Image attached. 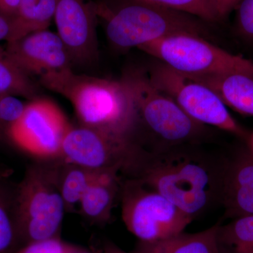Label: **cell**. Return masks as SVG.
Listing matches in <instances>:
<instances>
[{"label": "cell", "instance_id": "cell-1", "mask_svg": "<svg viewBox=\"0 0 253 253\" xmlns=\"http://www.w3.org/2000/svg\"><path fill=\"white\" fill-rule=\"evenodd\" d=\"M185 146L141 151L130 172L194 219L221 200L224 164Z\"/></svg>", "mask_w": 253, "mask_h": 253}, {"label": "cell", "instance_id": "cell-2", "mask_svg": "<svg viewBox=\"0 0 253 253\" xmlns=\"http://www.w3.org/2000/svg\"><path fill=\"white\" fill-rule=\"evenodd\" d=\"M39 78L43 86L71 101L81 126L133 141L132 133L139 121L137 110L123 80L115 81L78 75L71 69Z\"/></svg>", "mask_w": 253, "mask_h": 253}, {"label": "cell", "instance_id": "cell-3", "mask_svg": "<svg viewBox=\"0 0 253 253\" xmlns=\"http://www.w3.org/2000/svg\"><path fill=\"white\" fill-rule=\"evenodd\" d=\"M94 4L98 18L104 21L108 39L118 49L139 48L179 33L204 34L202 20L181 11L136 0L115 7Z\"/></svg>", "mask_w": 253, "mask_h": 253}, {"label": "cell", "instance_id": "cell-4", "mask_svg": "<svg viewBox=\"0 0 253 253\" xmlns=\"http://www.w3.org/2000/svg\"><path fill=\"white\" fill-rule=\"evenodd\" d=\"M59 181L58 168L32 166L26 171L13 199L21 247L59 236L66 210Z\"/></svg>", "mask_w": 253, "mask_h": 253}, {"label": "cell", "instance_id": "cell-5", "mask_svg": "<svg viewBox=\"0 0 253 253\" xmlns=\"http://www.w3.org/2000/svg\"><path fill=\"white\" fill-rule=\"evenodd\" d=\"M187 76L243 73L253 77V61L231 54L192 33L161 38L139 48Z\"/></svg>", "mask_w": 253, "mask_h": 253}, {"label": "cell", "instance_id": "cell-6", "mask_svg": "<svg viewBox=\"0 0 253 253\" xmlns=\"http://www.w3.org/2000/svg\"><path fill=\"white\" fill-rule=\"evenodd\" d=\"M123 81L132 95L138 119L163 144L162 149L185 146L202 134L204 126L190 118L172 98L155 86L147 75L130 73Z\"/></svg>", "mask_w": 253, "mask_h": 253}, {"label": "cell", "instance_id": "cell-7", "mask_svg": "<svg viewBox=\"0 0 253 253\" xmlns=\"http://www.w3.org/2000/svg\"><path fill=\"white\" fill-rule=\"evenodd\" d=\"M121 197L123 222L139 241L153 242L177 235L194 219L162 194L136 179L123 185Z\"/></svg>", "mask_w": 253, "mask_h": 253}, {"label": "cell", "instance_id": "cell-8", "mask_svg": "<svg viewBox=\"0 0 253 253\" xmlns=\"http://www.w3.org/2000/svg\"><path fill=\"white\" fill-rule=\"evenodd\" d=\"M147 76L155 86L172 98L196 122L215 126L245 141L247 139L249 131L236 122L211 88L160 61L150 68Z\"/></svg>", "mask_w": 253, "mask_h": 253}, {"label": "cell", "instance_id": "cell-9", "mask_svg": "<svg viewBox=\"0 0 253 253\" xmlns=\"http://www.w3.org/2000/svg\"><path fill=\"white\" fill-rule=\"evenodd\" d=\"M140 151L133 141L83 126H71L63 139L60 158L66 164L94 170L129 171Z\"/></svg>", "mask_w": 253, "mask_h": 253}, {"label": "cell", "instance_id": "cell-10", "mask_svg": "<svg viewBox=\"0 0 253 253\" xmlns=\"http://www.w3.org/2000/svg\"><path fill=\"white\" fill-rule=\"evenodd\" d=\"M70 127L54 103L36 98L26 105L22 118L6 129L5 135L25 152L46 159L60 157L63 139Z\"/></svg>", "mask_w": 253, "mask_h": 253}, {"label": "cell", "instance_id": "cell-11", "mask_svg": "<svg viewBox=\"0 0 253 253\" xmlns=\"http://www.w3.org/2000/svg\"><path fill=\"white\" fill-rule=\"evenodd\" d=\"M95 4L87 0H56L54 21L72 63L81 66L99 58Z\"/></svg>", "mask_w": 253, "mask_h": 253}, {"label": "cell", "instance_id": "cell-12", "mask_svg": "<svg viewBox=\"0 0 253 253\" xmlns=\"http://www.w3.org/2000/svg\"><path fill=\"white\" fill-rule=\"evenodd\" d=\"M6 56L30 77L71 69L68 50L58 33L48 29L35 32L7 43Z\"/></svg>", "mask_w": 253, "mask_h": 253}, {"label": "cell", "instance_id": "cell-13", "mask_svg": "<svg viewBox=\"0 0 253 253\" xmlns=\"http://www.w3.org/2000/svg\"><path fill=\"white\" fill-rule=\"evenodd\" d=\"M188 77L211 88L226 107L241 114L253 116V76L243 73H230Z\"/></svg>", "mask_w": 253, "mask_h": 253}, {"label": "cell", "instance_id": "cell-14", "mask_svg": "<svg viewBox=\"0 0 253 253\" xmlns=\"http://www.w3.org/2000/svg\"><path fill=\"white\" fill-rule=\"evenodd\" d=\"M117 169L103 171L88 188L80 201L82 214L94 223H106L119 191V172Z\"/></svg>", "mask_w": 253, "mask_h": 253}, {"label": "cell", "instance_id": "cell-15", "mask_svg": "<svg viewBox=\"0 0 253 253\" xmlns=\"http://www.w3.org/2000/svg\"><path fill=\"white\" fill-rule=\"evenodd\" d=\"M218 226L192 234L184 231L153 242L139 241L131 253H217Z\"/></svg>", "mask_w": 253, "mask_h": 253}, {"label": "cell", "instance_id": "cell-16", "mask_svg": "<svg viewBox=\"0 0 253 253\" xmlns=\"http://www.w3.org/2000/svg\"><path fill=\"white\" fill-rule=\"evenodd\" d=\"M56 0H21L11 20V42L35 32L47 29L54 19Z\"/></svg>", "mask_w": 253, "mask_h": 253}, {"label": "cell", "instance_id": "cell-17", "mask_svg": "<svg viewBox=\"0 0 253 253\" xmlns=\"http://www.w3.org/2000/svg\"><path fill=\"white\" fill-rule=\"evenodd\" d=\"M217 241L221 253H253V215L234 218L219 225Z\"/></svg>", "mask_w": 253, "mask_h": 253}, {"label": "cell", "instance_id": "cell-18", "mask_svg": "<svg viewBox=\"0 0 253 253\" xmlns=\"http://www.w3.org/2000/svg\"><path fill=\"white\" fill-rule=\"evenodd\" d=\"M67 165L63 172L60 171V191L66 209H71L80 204L86 190L104 170Z\"/></svg>", "mask_w": 253, "mask_h": 253}, {"label": "cell", "instance_id": "cell-19", "mask_svg": "<svg viewBox=\"0 0 253 253\" xmlns=\"http://www.w3.org/2000/svg\"><path fill=\"white\" fill-rule=\"evenodd\" d=\"M9 94L33 100L38 98V88L31 77L6 56L0 46V94Z\"/></svg>", "mask_w": 253, "mask_h": 253}, {"label": "cell", "instance_id": "cell-20", "mask_svg": "<svg viewBox=\"0 0 253 253\" xmlns=\"http://www.w3.org/2000/svg\"><path fill=\"white\" fill-rule=\"evenodd\" d=\"M10 170L0 168V253H16L21 248L15 224L13 201L3 189L1 183Z\"/></svg>", "mask_w": 253, "mask_h": 253}, {"label": "cell", "instance_id": "cell-21", "mask_svg": "<svg viewBox=\"0 0 253 253\" xmlns=\"http://www.w3.org/2000/svg\"><path fill=\"white\" fill-rule=\"evenodd\" d=\"M239 189H253V155L248 149L224 163L222 194Z\"/></svg>", "mask_w": 253, "mask_h": 253}, {"label": "cell", "instance_id": "cell-22", "mask_svg": "<svg viewBox=\"0 0 253 253\" xmlns=\"http://www.w3.org/2000/svg\"><path fill=\"white\" fill-rule=\"evenodd\" d=\"M192 15L206 22H216L211 0H136Z\"/></svg>", "mask_w": 253, "mask_h": 253}, {"label": "cell", "instance_id": "cell-23", "mask_svg": "<svg viewBox=\"0 0 253 253\" xmlns=\"http://www.w3.org/2000/svg\"><path fill=\"white\" fill-rule=\"evenodd\" d=\"M221 202L226 217L234 218L253 215V189L232 190L223 193Z\"/></svg>", "mask_w": 253, "mask_h": 253}, {"label": "cell", "instance_id": "cell-24", "mask_svg": "<svg viewBox=\"0 0 253 253\" xmlns=\"http://www.w3.org/2000/svg\"><path fill=\"white\" fill-rule=\"evenodd\" d=\"M83 250L56 236L24 245L16 253H80Z\"/></svg>", "mask_w": 253, "mask_h": 253}, {"label": "cell", "instance_id": "cell-25", "mask_svg": "<svg viewBox=\"0 0 253 253\" xmlns=\"http://www.w3.org/2000/svg\"><path fill=\"white\" fill-rule=\"evenodd\" d=\"M26 105L15 95L0 94V125L4 135L6 129L22 118Z\"/></svg>", "mask_w": 253, "mask_h": 253}, {"label": "cell", "instance_id": "cell-26", "mask_svg": "<svg viewBox=\"0 0 253 253\" xmlns=\"http://www.w3.org/2000/svg\"><path fill=\"white\" fill-rule=\"evenodd\" d=\"M235 11L238 34L247 41H253V0H241Z\"/></svg>", "mask_w": 253, "mask_h": 253}, {"label": "cell", "instance_id": "cell-27", "mask_svg": "<svg viewBox=\"0 0 253 253\" xmlns=\"http://www.w3.org/2000/svg\"><path fill=\"white\" fill-rule=\"evenodd\" d=\"M241 0H211L213 12L217 21L225 19L232 11H235Z\"/></svg>", "mask_w": 253, "mask_h": 253}, {"label": "cell", "instance_id": "cell-28", "mask_svg": "<svg viewBox=\"0 0 253 253\" xmlns=\"http://www.w3.org/2000/svg\"><path fill=\"white\" fill-rule=\"evenodd\" d=\"M20 1L21 0H0V13L11 21L16 14Z\"/></svg>", "mask_w": 253, "mask_h": 253}, {"label": "cell", "instance_id": "cell-29", "mask_svg": "<svg viewBox=\"0 0 253 253\" xmlns=\"http://www.w3.org/2000/svg\"><path fill=\"white\" fill-rule=\"evenodd\" d=\"M11 32V21L0 13V42L9 41Z\"/></svg>", "mask_w": 253, "mask_h": 253}, {"label": "cell", "instance_id": "cell-30", "mask_svg": "<svg viewBox=\"0 0 253 253\" xmlns=\"http://www.w3.org/2000/svg\"><path fill=\"white\" fill-rule=\"evenodd\" d=\"M101 253H128L123 251L121 248L113 244H109L105 246L104 251Z\"/></svg>", "mask_w": 253, "mask_h": 253}, {"label": "cell", "instance_id": "cell-31", "mask_svg": "<svg viewBox=\"0 0 253 253\" xmlns=\"http://www.w3.org/2000/svg\"><path fill=\"white\" fill-rule=\"evenodd\" d=\"M246 141L247 143L248 150L253 155V132H249Z\"/></svg>", "mask_w": 253, "mask_h": 253}, {"label": "cell", "instance_id": "cell-32", "mask_svg": "<svg viewBox=\"0 0 253 253\" xmlns=\"http://www.w3.org/2000/svg\"><path fill=\"white\" fill-rule=\"evenodd\" d=\"M4 135V131H3L2 128H1V125H0V138L2 137Z\"/></svg>", "mask_w": 253, "mask_h": 253}, {"label": "cell", "instance_id": "cell-33", "mask_svg": "<svg viewBox=\"0 0 253 253\" xmlns=\"http://www.w3.org/2000/svg\"><path fill=\"white\" fill-rule=\"evenodd\" d=\"M80 253H93L88 252V251H85V250H83V251H82V252Z\"/></svg>", "mask_w": 253, "mask_h": 253}, {"label": "cell", "instance_id": "cell-34", "mask_svg": "<svg viewBox=\"0 0 253 253\" xmlns=\"http://www.w3.org/2000/svg\"><path fill=\"white\" fill-rule=\"evenodd\" d=\"M217 253H220V252H219V251H218Z\"/></svg>", "mask_w": 253, "mask_h": 253}]
</instances>
